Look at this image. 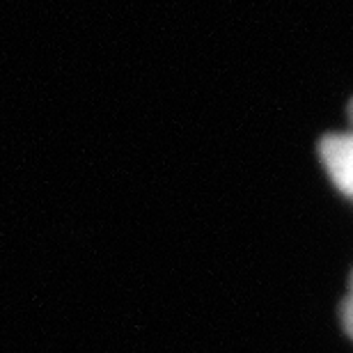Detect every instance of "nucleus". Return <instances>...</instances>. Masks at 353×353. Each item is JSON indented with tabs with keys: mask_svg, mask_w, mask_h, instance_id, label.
Listing matches in <instances>:
<instances>
[{
	"mask_svg": "<svg viewBox=\"0 0 353 353\" xmlns=\"http://www.w3.org/2000/svg\"><path fill=\"white\" fill-rule=\"evenodd\" d=\"M319 152L335 186L353 197V133H330L321 140Z\"/></svg>",
	"mask_w": 353,
	"mask_h": 353,
	"instance_id": "f257e3e1",
	"label": "nucleus"
},
{
	"mask_svg": "<svg viewBox=\"0 0 353 353\" xmlns=\"http://www.w3.org/2000/svg\"><path fill=\"white\" fill-rule=\"evenodd\" d=\"M342 323L353 340V275H351V282H349V294L342 303Z\"/></svg>",
	"mask_w": 353,
	"mask_h": 353,
	"instance_id": "f03ea898",
	"label": "nucleus"
}]
</instances>
